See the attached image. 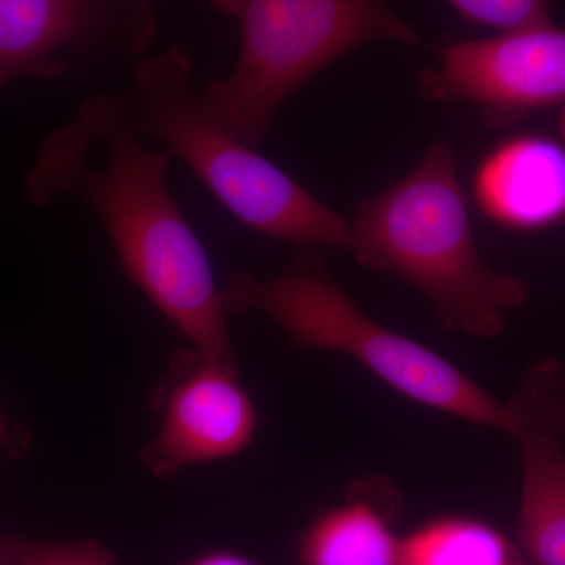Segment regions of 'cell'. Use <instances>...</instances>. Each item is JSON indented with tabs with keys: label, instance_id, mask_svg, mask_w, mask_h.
<instances>
[{
	"label": "cell",
	"instance_id": "cell-20",
	"mask_svg": "<svg viewBox=\"0 0 565 565\" xmlns=\"http://www.w3.org/2000/svg\"><path fill=\"white\" fill-rule=\"evenodd\" d=\"M508 565H514V564L511 563V564H508Z\"/></svg>",
	"mask_w": 565,
	"mask_h": 565
},
{
	"label": "cell",
	"instance_id": "cell-13",
	"mask_svg": "<svg viewBox=\"0 0 565 565\" xmlns=\"http://www.w3.org/2000/svg\"><path fill=\"white\" fill-rule=\"evenodd\" d=\"M465 22L497 31L552 24V0H448Z\"/></svg>",
	"mask_w": 565,
	"mask_h": 565
},
{
	"label": "cell",
	"instance_id": "cell-8",
	"mask_svg": "<svg viewBox=\"0 0 565 565\" xmlns=\"http://www.w3.org/2000/svg\"><path fill=\"white\" fill-rule=\"evenodd\" d=\"M237 377L196 353V363L167 392L161 427L145 448L151 473L170 478L182 468L239 455L252 444L258 416Z\"/></svg>",
	"mask_w": 565,
	"mask_h": 565
},
{
	"label": "cell",
	"instance_id": "cell-4",
	"mask_svg": "<svg viewBox=\"0 0 565 565\" xmlns=\"http://www.w3.org/2000/svg\"><path fill=\"white\" fill-rule=\"evenodd\" d=\"M222 300L226 315L266 316L296 343L345 353L435 411L515 435L530 423L519 404H501L444 356L367 318L311 259H297L266 280L233 275Z\"/></svg>",
	"mask_w": 565,
	"mask_h": 565
},
{
	"label": "cell",
	"instance_id": "cell-16",
	"mask_svg": "<svg viewBox=\"0 0 565 565\" xmlns=\"http://www.w3.org/2000/svg\"><path fill=\"white\" fill-rule=\"evenodd\" d=\"M523 408L531 415V418L535 423L542 424V426L548 427V429H556V427H563L565 429V407L556 408V411H534V408L527 407L523 404Z\"/></svg>",
	"mask_w": 565,
	"mask_h": 565
},
{
	"label": "cell",
	"instance_id": "cell-9",
	"mask_svg": "<svg viewBox=\"0 0 565 565\" xmlns=\"http://www.w3.org/2000/svg\"><path fill=\"white\" fill-rule=\"evenodd\" d=\"M479 210L504 228L537 232L565 218V150L552 137L520 134L501 141L476 169Z\"/></svg>",
	"mask_w": 565,
	"mask_h": 565
},
{
	"label": "cell",
	"instance_id": "cell-6",
	"mask_svg": "<svg viewBox=\"0 0 565 565\" xmlns=\"http://www.w3.org/2000/svg\"><path fill=\"white\" fill-rule=\"evenodd\" d=\"M156 33L154 0H0V90L22 77L93 84Z\"/></svg>",
	"mask_w": 565,
	"mask_h": 565
},
{
	"label": "cell",
	"instance_id": "cell-12",
	"mask_svg": "<svg viewBox=\"0 0 565 565\" xmlns=\"http://www.w3.org/2000/svg\"><path fill=\"white\" fill-rule=\"evenodd\" d=\"M508 541L486 523L446 516L401 539L399 565H508Z\"/></svg>",
	"mask_w": 565,
	"mask_h": 565
},
{
	"label": "cell",
	"instance_id": "cell-17",
	"mask_svg": "<svg viewBox=\"0 0 565 565\" xmlns=\"http://www.w3.org/2000/svg\"><path fill=\"white\" fill-rule=\"evenodd\" d=\"M0 565H11V537L0 535Z\"/></svg>",
	"mask_w": 565,
	"mask_h": 565
},
{
	"label": "cell",
	"instance_id": "cell-19",
	"mask_svg": "<svg viewBox=\"0 0 565 565\" xmlns=\"http://www.w3.org/2000/svg\"><path fill=\"white\" fill-rule=\"evenodd\" d=\"M559 128H561V131H563V136L565 139V106H564L563 114H561Z\"/></svg>",
	"mask_w": 565,
	"mask_h": 565
},
{
	"label": "cell",
	"instance_id": "cell-7",
	"mask_svg": "<svg viewBox=\"0 0 565 565\" xmlns=\"http://www.w3.org/2000/svg\"><path fill=\"white\" fill-rule=\"evenodd\" d=\"M419 84L430 99L471 104L490 125L565 106V29L553 24L460 41Z\"/></svg>",
	"mask_w": 565,
	"mask_h": 565
},
{
	"label": "cell",
	"instance_id": "cell-1",
	"mask_svg": "<svg viewBox=\"0 0 565 565\" xmlns=\"http://www.w3.org/2000/svg\"><path fill=\"white\" fill-rule=\"evenodd\" d=\"M173 159L145 145L128 93H99L41 143L25 193L35 206L87 204L126 277L195 353L239 375L210 256L170 192Z\"/></svg>",
	"mask_w": 565,
	"mask_h": 565
},
{
	"label": "cell",
	"instance_id": "cell-15",
	"mask_svg": "<svg viewBox=\"0 0 565 565\" xmlns=\"http://www.w3.org/2000/svg\"><path fill=\"white\" fill-rule=\"evenodd\" d=\"M185 565H256L247 557L237 555V553L226 552V550H211L202 555L193 557Z\"/></svg>",
	"mask_w": 565,
	"mask_h": 565
},
{
	"label": "cell",
	"instance_id": "cell-10",
	"mask_svg": "<svg viewBox=\"0 0 565 565\" xmlns=\"http://www.w3.org/2000/svg\"><path fill=\"white\" fill-rule=\"evenodd\" d=\"M516 437L523 465L520 542L534 565H565V455L552 429L531 416Z\"/></svg>",
	"mask_w": 565,
	"mask_h": 565
},
{
	"label": "cell",
	"instance_id": "cell-14",
	"mask_svg": "<svg viewBox=\"0 0 565 565\" xmlns=\"http://www.w3.org/2000/svg\"><path fill=\"white\" fill-rule=\"evenodd\" d=\"M11 565H117L109 550L92 539L74 542L11 537Z\"/></svg>",
	"mask_w": 565,
	"mask_h": 565
},
{
	"label": "cell",
	"instance_id": "cell-11",
	"mask_svg": "<svg viewBox=\"0 0 565 565\" xmlns=\"http://www.w3.org/2000/svg\"><path fill=\"white\" fill-rule=\"evenodd\" d=\"M297 555L300 565H399L401 539L384 516L359 501L316 516Z\"/></svg>",
	"mask_w": 565,
	"mask_h": 565
},
{
	"label": "cell",
	"instance_id": "cell-18",
	"mask_svg": "<svg viewBox=\"0 0 565 565\" xmlns=\"http://www.w3.org/2000/svg\"><path fill=\"white\" fill-rule=\"evenodd\" d=\"M9 441V430H7L6 419H3L2 412H0V446Z\"/></svg>",
	"mask_w": 565,
	"mask_h": 565
},
{
	"label": "cell",
	"instance_id": "cell-5",
	"mask_svg": "<svg viewBox=\"0 0 565 565\" xmlns=\"http://www.w3.org/2000/svg\"><path fill=\"white\" fill-rule=\"evenodd\" d=\"M239 24L230 76L207 82L204 99L233 136L258 150L294 93L349 52L375 43L422 44L386 0H210Z\"/></svg>",
	"mask_w": 565,
	"mask_h": 565
},
{
	"label": "cell",
	"instance_id": "cell-2",
	"mask_svg": "<svg viewBox=\"0 0 565 565\" xmlns=\"http://www.w3.org/2000/svg\"><path fill=\"white\" fill-rule=\"evenodd\" d=\"M351 228L356 262L414 286L445 329L493 340L527 299L526 282L479 255L448 141L434 140L407 177L356 204Z\"/></svg>",
	"mask_w": 565,
	"mask_h": 565
},
{
	"label": "cell",
	"instance_id": "cell-3",
	"mask_svg": "<svg viewBox=\"0 0 565 565\" xmlns=\"http://www.w3.org/2000/svg\"><path fill=\"white\" fill-rule=\"evenodd\" d=\"M193 74L191 52L180 44L137 66L128 95L141 136L162 141L245 228L351 250V223L222 126Z\"/></svg>",
	"mask_w": 565,
	"mask_h": 565
}]
</instances>
